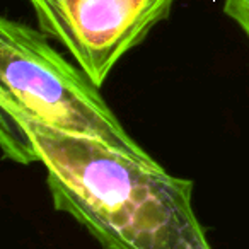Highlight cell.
Returning <instances> with one entry per match:
<instances>
[{
  "label": "cell",
  "instance_id": "4",
  "mask_svg": "<svg viewBox=\"0 0 249 249\" xmlns=\"http://www.w3.org/2000/svg\"><path fill=\"white\" fill-rule=\"evenodd\" d=\"M224 12L249 39V0H224Z\"/></svg>",
  "mask_w": 249,
  "mask_h": 249
},
{
  "label": "cell",
  "instance_id": "2",
  "mask_svg": "<svg viewBox=\"0 0 249 249\" xmlns=\"http://www.w3.org/2000/svg\"><path fill=\"white\" fill-rule=\"evenodd\" d=\"M0 104L41 123L150 159L104 101L99 87L62 56L48 36L18 19H0Z\"/></svg>",
  "mask_w": 249,
  "mask_h": 249
},
{
  "label": "cell",
  "instance_id": "1",
  "mask_svg": "<svg viewBox=\"0 0 249 249\" xmlns=\"http://www.w3.org/2000/svg\"><path fill=\"white\" fill-rule=\"evenodd\" d=\"M0 145L12 162L41 164L53 208L104 249H212L193 208V181L154 157L62 132L4 104Z\"/></svg>",
  "mask_w": 249,
  "mask_h": 249
},
{
  "label": "cell",
  "instance_id": "3",
  "mask_svg": "<svg viewBox=\"0 0 249 249\" xmlns=\"http://www.w3.org/2000/svg\"><path fill=\"white\" fill-rule=\"evenodd\" d=\"M38 29L101 87L116 63L169 18L176 0H28Z\"/></svg>",
  "mask_w": 249,
  "mask_h": 249
}]
</instances>
